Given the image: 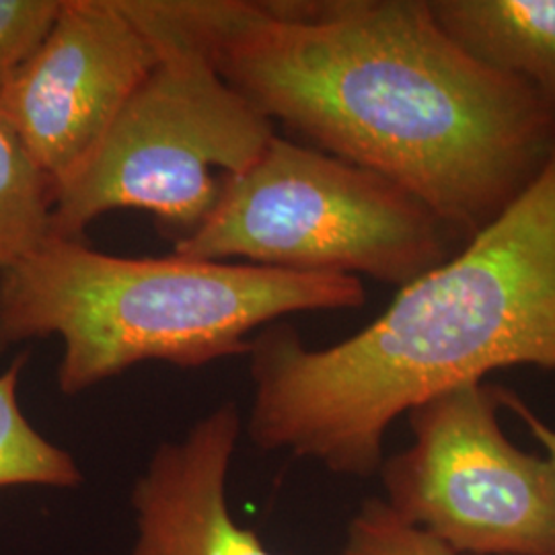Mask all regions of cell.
Segmentation results:
<instances>
[{
    "mask_svg": "<svg viewBox=\"0 0 555 555\" xmlns=\"http://www.w3.org/2000/svg\"><path fill=\"white\" fill-rule=\"evenodd\" d=\"M155 64V46L121 0H62L40 50L0 93V112L59 188Z\"/></svg>",
    "mask_w": 555,
    "mask_h": 555,
    "instance_id": "obj_7",
    "label": "cell"
},
{
    "mask_svg": "<svg viewBox=\"0 0 555 555\" xmlns=\"http://www.w3.org/2000/svg\"><path fill=\"white\" fill-rule=\"evenodd\" d=\"M511 366L555 373V151L500 219L354 336L309 348L284 321L256 334L247 433L261 451L375 476L397 417Z\"/></svg>",
    "mask_w": 555,
    "mask_h": 555,
    "instance_id": "obj_2",
    "label": "cell"
},
{
    "mask_svg": "<svg viewBox=\"0 0 555 555\" xmlns=\"http://www.w3.org/2000/svg\"><path fill=\"white\" fill-rule=\"evenodd\" d=\"M500 399H502L504 408L513 410L515 416L520 417V422L529 428V433L543 447L545 456L550 459V463L555 467V428H552L547 422H543L541 417L537 416L535 412L513 391L500 387Z\"/></svg>",
    "mask_w": 555,
    "mask_h": 555,
    "instance_id": "obj_14",
    "label": "cell"
},
{
    "mask_svg": "<svg viewBox=\"0 0 555 555\" xmlns=\"http://www.w3.org/2000/svg\"><path fill=\"white\" fill-rule=\"evenodd\" d=\"M62 0H0V93L40 50Z\"/></svg>",
    "mask_w": 555,
    "mask_h": 555,
    "instance_id": "obj_13",
    "label": "cell"
},
{
    "mask_svg": "<svg viewBox=\"0 0 555 555\" xmlns=\"http://www.w3.org/2000/svg\"><path fill=\"white\" fill-rule=\"evenodd\" d=\"M235 403H222L178 442H163L132 490L130 555H278L231 515L227 479L241 435Z\"/></svg>",
    "mask_w": 555,
    "mask_h": 555,
    "instance_id": "obj_8",
    "label": "cell"
},
{
    "mask_svg": "<svg viewBox=\"0 0 555 555\" xmlns=\"http://www.w3.org/2000/svg\"><path fill=\"white\" fill-rule=\"evenodd\" d=\"M469 56L525 80L555 112V0H430Z\"/></svg>",
    "mask_w": 555,
    "mask_h": 555,
    "instance_id": "obj_9",
    "label": "cell"
},
{
    "mask_svg": "<svg viewBox=\"0 0 555 555\" xmlns=\"http://www.w3.org/2000/svg\"><path fill=\"white\" fill-rule=\"evenodd\" d=\"M357 276L302 274L169 254H103L50 237L0 276V350L59 336V389L79 396L140 362L199 369L249 357L259 327L307 311L360 309Z\"/></svg>",
    "mask_w": 555,
    "mask_h": 555,
    "instance_id": "obj_3",
    "label": "cell"
},
{
    "mask_svg": "<svg viewBox=\"0 0 555 555\" xmlns=\"http://www.w3.org/2000/svg\"><path fill=\"white\" fill-rule=\"evenodd\" d=\"M500 387L465 383L414 408V442L380 465L396 515L472 555H555V467L502 433Z\"/></svg>",
    "mask_w": 555,
    "mask_h": 555,
    "instance_id": "obj_6",
    "label": "cell"
},
{
    "mask_svg": "<svg viewBox=\"0 0 555 555\" xmlns=\"http://www.w3.org/2000/svg\"><path fill=\"white\" fill-rule=\"evenodd\" d=\"M222 79L311 146L396 181L461 245L555 151V112L469 56L430 0H210Z\"/></svg>",
    "mask_w": 555,
    "mask_h": 555,
    "instance_id": "obj_1",
    "label": "cell"
},
{
    "mask_svg": "<svg viewBox=\"0 0 555 555\" xmlns=\"http://www.w3.org/2000/svg\"><path fill=\"white\" fill-rule=\"evenodd\" d=\"M25 364L27 357H20L0 375V490L79 488L82 474L75 456L41 437L21 412L17 387Z\"/></svg>",
    "mask_w": 555,
    "mask_h": 555,
    "instance_id": "obj_11",
    "label": "cell"
},
{
    "mask_svg": "<svg viewBox=\"0 0 555 555\" xmlns=\"http://www.w3.org/2000/svg\"><path fill=\"white\" fill-rule=\"evenodd\" d=\"M54 183L0 112V276L52 235Z\"/></svg>",
    "mask_w": 555,
    "mask_h": 555,
    "instance_id": "obj_10",
    "label": "cell"
},
{
    "mask_svg": "<svg viewBox=\"0 0 555 555\" xmlns=\"http://www.w3.org/2000/svg\"><path fill=\"white\" fill-rule=\"evenodd\" d=\"M461 241L414 194L311 144L274 137L229 179L183 258L302 274L371 276L397 288L453 258Z\"/></svg>",
    "mask_w": 555,
    "mask_h": 555,
    "instance_id": "obj_5",
    "label": "cell"
},
{
    "mask_svg": "<svg viewBox=\"0 0 555 555\" xmlns=\"http://www.w3.org/2000/svg\"><path fill=\"white\" fill-rule=\"evenodd\" d=\"M341 555H472L456 552L426 529L410 525L380 500H364L348 527Z\"/></svg>",
    "mask_w": 555,
    "mask_h": 555,
    "instance_id": "obj_12",
    "label": "cell"
},
{
    "mask_svg": "<svg viewBox=\"0 0 555 555\" xmlns=\"http://www.w3.org/2000/svg\"><path fill=\"white\" fill-rule=\"evenodd\" d=\"M155 46L157 64L100 146L54 188L52 235L85 237L114 210L151 212L176 241L217 206L224 183L251 167L274 121L222 79L202 0H121Z\"/></svg>",
    "mask_w": 555,
    "mask_h": 555,
    "instance_id": "obj_4",
    "label": "cell"
}]
</instances>
